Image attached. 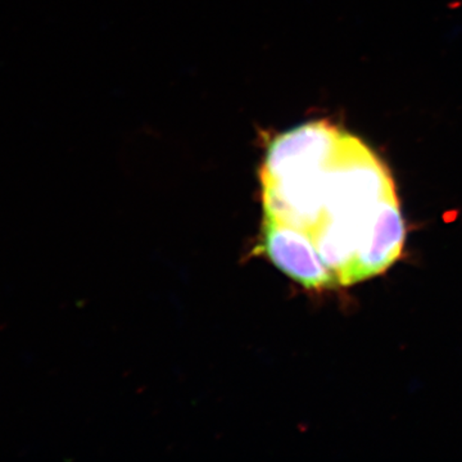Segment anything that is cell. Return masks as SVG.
Returning <instances> with one entry per match:
<instances>
[{
    "instance_id": "6da1fadb",
    "label": "cell",
    "mask_w": 462,
    "mask_h": 462,
    "mask_svg": "<svg viewBox=\"0 0 462 462\" xmlns=\"http://www.w3.org/2000/svg\"><path fill=\"white\" fill-rule=\"evenodd\" d=\"M261 187L263 230L305 236L342 287L380 208L397 196L372 149L328 121L276 136L267 147Z\"/></svg>"
},
{
    "instance_id": "7a4b0ae2",
    "label": "cell",
    "mask_w": 462,
    "mask_h": 462,
    "mask_svg": "<svg viewBox=\"0 0 462 462\" xmlns=\"http://www.w3.org/2000/svg\"><path fill=\"white\" fill-rule=\"evenodd\" d=\"M406 229L397 196L385 200L363 247L356 254L345 287L387 272L402 254Z\"/></svg>"
}]
</instances>
